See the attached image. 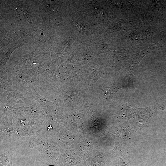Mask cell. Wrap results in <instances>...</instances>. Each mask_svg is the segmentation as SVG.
I'll use <instances>...</instances> for the list:
<instances>
[{
  "label": "cell",
  "mask_w": 166,
  "mask_h": 166,
  "mask_svg": "<svg viewBox=\"0 0 166 166\" xmlns=\"http://www.w3.org/2000/svg\"><path fill=\"white\" fill-rule=\"evenodd\" d=\"M0 132L1 144L15 142L23 137L8 115H1Z\"/></svg>",
  "instance_id": "cell-2"
},
{
  "label": "cell",
  "mask_w": 166,
  "mask_h": 166,
  "mask_svg": "<svg viewBox=\"0 0 166 166\" xmlns=\"http://www.w3.org/2000/svg\"><path fill=\"white\" fill-rule=\"evenodd\" d=\"M16 118L13 120V124L22 133L30 148L33 147L36 139L39 135L46 133L48 121L31 117Z\"/></svg>",
  "instance_id": "cell-1"
},
{
  "label": "cell",
  "mask_w": 166,
  "mask_h": 166,
  "mask_svg": "<svg viewBox=\"0 0 166 166\" xmlns=\"http://www.w3.org/2000/svg\"><path fill=\"white\" fill-rule=\"evenodd\" d=\"M74 24H75L79 30L81 31H83L84 29L83 25L80 24V23H79L78 22H75V23Z\"/></svg>",
  "instance_id": "cell-4"
},
{
  "label": "cell",
  "mask_w": 166,
  "mask_h": 166,
  "mask_svg": "<svg viewBox=\"0 0 166 166\" xmlns=\"http://www.w3.org/2000/svg\"><path fill=\"white\" fill-rule=\"evenodd\" d=\"M49 166H55L53 165H49Z\"/></svg>",
  "instance_id": "cell-5"
},
{
  "label": "cell",
  "mask_w": 166,
  "mask_h": 166,
  "mask_svg": "<svg viewBox=\"0 0 166 166\" xmlns=\"http://www.w3.org/2000/svg\"><path fill=\"white\" fill-rule=\"evenodd\" d=\"M14 153L12 150L0 155V166H13L12 159Z\"/></svg>",
  "instance_id": "cell-3"
}]
</instances>
